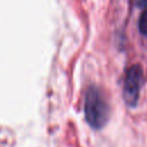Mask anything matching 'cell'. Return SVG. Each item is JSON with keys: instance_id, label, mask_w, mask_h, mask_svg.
Returning a JSON list of instances; mask_svg holds the SVG:
<instances>
[{"instance_id": "cell-4", "label": "cell", "mask_w": 147, "mask_h": 147, "mask_svg": "<svg viewBox=\"0 0 147 147\" xmlns=\"http://www.w3.org/2000/svg\"><path fill=\"white\" fill-rule=\"evenodd\" d=\"M138 2H139V3H141V5L144 6V5L147 2V0H138Z\"/></svg>"}, {"instance_id": "cell-1", "label": "cell", "mask_w": 147, "mask_h": 147, "mask_svg": "<svg viewBox=\"0 0 147 147\" xmlns=\"http://www.w3.org/2000/svg\"><path fill=\"white\" fill-rule=\"evenodd\" d=\"M85 118L93 129H101L108 122L110 109L109 105L99 87L90 86L84 98Z\"/></svg>"}, {"instance_id": "cell-3", "label": "cell", "mask_w": 147, "mask_h": 147, "mask_svg": "<svg viewBox=\"0 0 147 147\" xmlns=\"http://www.w3.org/2000/svg\"><path fill=\"white\" fill-rule=\"evenodd\" d=\"M139 31L142 36H145L147 38V10H144L139 17Z\"/></svg>"}, {"instance_id": "cell-2", "label": "cell", "mask_w": 147, "mask_h": 147, "mask_svg": "<svg viewBox=\"0 0 147 147\" xmlns=\"http://www.w3.org/2000/svg\"><path fill=\"white\" fill-rule=\"evenodd\" d=\"M142 68L140 64L131 65L124 77V85H123V95L124 100L129 106H134L139 99L141 85H142Z\"/></svg>"}]
</instances>
